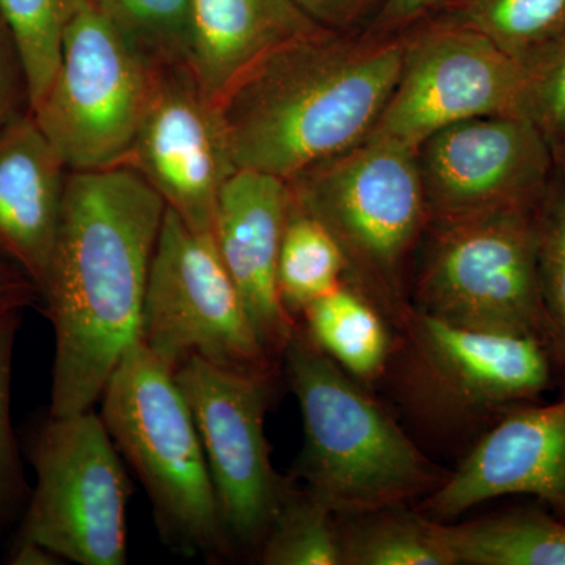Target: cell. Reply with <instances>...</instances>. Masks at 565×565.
Wrapping results in <instances>:
<instances>
[{
	"label": "cell",
	"mask_w": 565,
	"mask_h": 565,
	"mask_svg": "<svg viewBox=\"0 0 565 565\" xmlns=\"http://www.w3.org/2000/svg\"><path fill=\"white\" fill-rule=\"evenodd\" d=\"M456 24L481 33L520 65L565 33V0H457Z\"/></svg>",
	"instance_id": "obj_23"
},
{
	"label": "cell",
	"mask_w": 565,
	"mask_h": 565,
	"mask_svg": "<svg viewBox=\"0 0 565 565\" xmlns=\"http://www.w3.org/2000/svg\"><path fill=\"white\" fill-rule=\"evenodd\" d=\"M278 374H243L191 360L174 371L202 440L233 555L253 557L294 484L270 462L266 415Z\"/></svg>",
	"instance_id": "obj_11"
},
{
	"label": "cell",
	"mask_w": 565,
	"mask_h": 565,
	"mask_svg": "<svg viewBox=\"0 0 565 565\" xmlns=\"http://www.w3.org/2000/svg\"><path fill=\"white\" fill-rule=\"evenodd\" d=\"M68 0H0V18L17 41L29 87V110L46 96L62 57Z\"/></svg>",
	"instance_id": "obj_25"
},
{
	"label": "cell",
	"mask_w": 565,
	"mask_h": 565,
	"mask_svg": "<svg viewBox=\"0 0 565 565\" xmlns=\"http://www.w3.org/2000/svg\"><path fill=\"white\" fill-rule=\"evenodd\" d=\"M161 66L93 0H68L61 65L31 114L70 172L125 163Z\"/></svg>",
	"instance_id": "obj_8"
},
{
	"label": "cell",
	"mask_w": 565,
	"mask_h": 565,
	"mask_svg": "<svg viewBox=\"0 0 565 565\" xmlns=\"http://www.w3.org/2000/svg\"><path fill=\"white\" fill-rule=\"evenodd\" d=\"M512 494L537 498L565 520V396L522 405L498 419L416 508L451 523L475 505Z\"/></svg>",
	"instance_id": "obj_15"
},
{
	"label": "cell",
	"mask_w": 565,
	"mask_h": 565,
	"mask_svg": "<svg viewBox=\"0 0 565 565\" xmlns=\"http://www.w3.org/2000/svg\"><path fill=\"white\" fill-rule=\"evenodd\" d=\"M41 302V296L21 270L0 256V316Z\"/></svg>",
	"instance_id": "obj_31"
},
{
	"label": "cell",
	"mask_w": 565,
	"mask_h": 565,
	"mask_svg": "<svg viewBox=\"0 0 565 565\" xmlns=\"http://www.w3.org/2000/svg\"><path fill=\"white\" fill-rule=\"evenodd\" d=\"M555 150L564 152L565 154V140L563 141V143L557 145V147H555Z\"/></svg>",
	"instance_id": "obj_35"
},
{
	"label": "cell",
	"mask_w": 565,
	"mask_h": 565,
	"mask_svg": "<svg viewBox=\"0 0 565 565\" xmlns=\"http://www.w3.org/2000/svg\"><path fill=\"white\" fill-rule=\"evenodd\" d=\"M280 370L303 419L292 478L337 516L416 505L449 471L434 463L371 388L311 340L302 322Z\"/></svg>",
	"instance_id": "obj_3"
},
{
	"label": "cell",
	"mask_w": 565,
	"mask_h": 565,
	"mask_svg": "<svg viewBox=\"0 0 565 565\" xmlns=\"http://www.w3.org/2000/svg\"><path fill=\"white\" fill-rule=\"evenodd\" d=\"M393 330L381 382L408 426L434 444L467 451L552 382V349L531 334L463 329L412 307Z\"/></svg>",
	"instance_id": "obj_4"
},
{
	"label": "cell",
	"mask_w": 565,
	"mask_h": 565,
	"mask_svg": "<svg viewBox=\"0 0 565 565\" xmlns=\"http://www.w3.org/2000/svg\"><path fill=\"white\" fill-rule=\"evenodd\" d=\"M255 559L264 565H343L338 516L294 479Z\"/></svg>",
	"instance_id": "obj_24"
},
{
	"label": "cell",
	"mask_w": 565,
	"mask_h": 565,
	"mask_svg": "<svg viewBox=\"0 0 565 565\" xmlns=\"http://www.w3.org/2000/svg\"><path fill=\"white\" fill-rule=\"evenodd\" d=\"M151 61L184 62L191 0H93Z\"/></svg>",
	"instance_id": "obj_27"
},
{
	"label": "cell",
	"mask_w": 565,
	"mask_h": 565,
	"mask_svg": "<svg viewBox=\"0 0 565 565\" xmlns=\"http://www.w3.org/2000/svg\"><path fill=\"white\" fill-rule=\"evenodd\" d=\"M99 403L111 440L147 490L163 541L212 563L233 556L202 440L172 367L136 341Z\"/></svg>",
	"instance_id": "obj_5"
},
{
	"label": "cell",
	"mask_w": 565,
	"mask_h": 565,
	"mask_svg": "<svg viewBox=\"0 0 565 565\" xmlns=\"http://www.w3.org/2000/svg\"><path fill=\"white\" fill-rule=\"evenodd\" d=\"M429 222L535 207L548 188L556 151L519 115H489L446 126L416 150Z\"/></svg>",
	"instance_id": "obj_13"
},
{
	"label": "cell",
	"mask_w": 565,
	"mask_h": 565,
	"mask_svg": "<svg viewBox=\"0 0 565 565\" xmlns=\"http://www.w3.org/2000/svg\"><path fill=\"white\" fill-rule=\"evenodd\" d=\"M122 166L139 173L192 230L212 234L218 195L237 169L217 106L184 62L159 70Z\"/></svg>",
	"instance_id": "obj_14"
},
{
	"label": "cell",
	"mask_w": 565,
	"mask_h": 565,
	"mask_svg": "<svg viewBox=\"0 0 565 565\" xmlns=\"http://www.w3.org/2000/svg\"><path fill=\"white\" fill-rule=\"evenodd\" d=\"M457 565H565V520L515 511L445 523Z\"/></svg>",
	"instance_id": "obj_21"
},
{
	"label": "cell",
	"mask_w": 565,
	"mask_h": 565,
	"mask_svg": "<svg viewBox=\"0 0 565 565\" xmlns=\"http://www.w3.org/2000/svg\"><path fill=\"white\" fill-rule=\"evenodd\" d=\"M404 40L318 29L267 54L218 102L237 170L289 181L362 143L399 81Z\"/></svg>",
	"instance_id": "obj_2"
},
{
	"label": "cell",
	"mask_w": 565,
	"mask_h": 565,
	"mask_svg": "<svg viewBox=\"0 0 565 565\" xmlns=\"http://www.w3.org/2000/svg\"><path fill=\"white\" fill-rule=\"evenodd\" d=\"M21 311L0 316V520L20 503L24 479L11 426V375Z\"/></svg>",
	"instance_id": "obj_29"
},
{
	"label": "cell",
	"mask_w": 565,
	"mask_h": 565,
	"mask_svg": "<svg viewBox=\"0 0 565 565\" xmlns=\"http://www.w3.org/2000/svg\"><path fill=\"white\" fill-rule=\"evenodd\" d=\"M10 563L14 565H57L65 561L52 553L46 546L31 541H18Z\"/></svg>",
	"instance_id": "obj_34"
},
{
	"label": "cell",
	"mask_w": 565,
	"mask_h": 565,
	"mask_svg": "<svg viewBox=\"0 0 565 565\" xmlns=\"http://www.w3.org/2000/svg\"><path fill=\"white\" fill-rule=\"evenodd\" d=\"M318 29L294 0H191L184 63L217 106L267 54Z\"/></svg>",
	"instance_id": "obj_18"
},
{
	"label": "cell",
	"mask_w": 565,
	"mask_h": 565,
	"mask_svg": "<svg viewBox=\"0 0 565 565\" xmlns=\"http://www.w3.org/2000/svg\"><path fill=\"white\" fill-rule=\"evenodd\" d=\"M36 487L20 539L81 565H125L132 482L102 415L54 418L35 435Z\"/></svg>",
	"instance_id": "obj_9"
},
{
	"label": "cell",
	"mask_w": 565,
	"mask_h": 565,
	"mask_svg": "<svg viewBox=\"0 0 565 565\" xmlns=\"http://www.w3.org/2000/svg\"><path fill=\"white\" fill-rule=\"evenodd\" d=\"M537 206L434 223L408 289L411 307L463 329L531 334L552 349L539 280Z\"/></svg>",
	"instance_id": "obj_7"
},
{
	"label": "cell",
	"mask_w": 565,
	"mask_h": 565,
	"mask_svg": "<svg viewBox=\"0 0 565 565\" xmlns=\"http://www.w3.org/2000/svg\"><path fill=\"white\" fill-rule=\"evenodd\" d=\"M299 321L318 348L355 381L371 388L384 377L394 348L393 326L349 282L308 305Z\"/></svg>",
	"instance_id": "obj_19"
},
{
	"label": "cell",
	"mask_w": 565,
	"mask_h": 565,
	"mask_svg": "<svg viewBox=\"0 0 565 565\" xmlns=\"http://www.w3.org/2000/svg\"><path fill=\"white\" fill-rule=\"evenodd\" d=\"M537 206V264L553 356L565 366V154Z\"/></svg>",
	"instance_id": "obj_26"
},
{
	"label": "cell",
	"mask_w": 565,
	"mask_h": 565,
	"mask_svg": "<svg viewBox=\"0 0 565 565\" xmlns=\"http://www.w3.org/2000/svg\"><path fill=\"white\" fill-rule=\"evenodd\" d=\"M445 2L448 0H386L381 22L384 25L405 24Z\"/></svg>",
	"instance_id": "obj_33"
},
{
	"label": "cell",
	"mask_w": 565,
	"mask_h": 565,
	"mask_svg": "<svg viewBox=\"0 0 565 565\" xmlns=\"http://www.w3.org/2000/svg\"><path fill=\"white\" fill-rule=\"evenodd\" d=\"M288 184L294 203L318 218L343 250L345 282L394 329L411 310L405 266L429 223L415 148L366 139Z\"/></svg>",
	"instance_id": "obj_6"
},
{
	"label": "cell",
	"mask_w": 565,
	"mask_h": 565,
	"mask_svg": "<svg viewBox=\"0 0 565 565\" xmlns=\"http://www.w3.org/2000/svg\"><path fill=\"white\" fill-rule=\"evenodd\" d=\"M292 206L288 181L237 170L223 184L212 237L241 294L267 355L280 366L299 319L282 307L277 270L282 233Z\"/></svg>",
	"instance_id": "obj_16"
},
{
	"label": "cell",
	"mask_w": 565,
	"mask_h": 565,
	"mask_svg": "<svg viewBox=\"0 0 565 565\" xmlns=\"http://www.w3.org/2000/svg\"><path fill=\"white\" fill-rule=\"evenodd\" d=\"M68 173L31 111L0 131V256L40 296L50 277Z\"/></svg>",
	"instance_id": "obj_17"
},
{
	"label": "cell",
	"mask_w": 565,
	"mask_h": 565,
	"mask_svg": "<svg viewBox=\"0 0 565 565\" xmlns=\"http://www.w3.org/2000/svg\"><path fill=\"white\" fill-rule=\"evenodd\" d=\"M166 211L129 167L68 173L41 294L55 334L50 416L95 408L122 355L139 341Z\"/></svg>",
	"instance_id": "obj_1"
},
{
	"label": "cell",
	"mask_w": 565,
	"mask_h": 565,
	"mask_svg": "<svg viewBox=\"0 0 565 565\" xmlns=\"http://www.w3.org/2000/svg\"><path fill=\"white\" fill-rule=\"evenodd\" d=\"M343 565H457L445 523L416 505L338 516Z\"/></svg>",
	"instance_id": "obj_20"
},
{
	"label": "cell",
	"mask_w": 565,
	"mask_h": 565,
	"mask_svg": "<svg viewBox=\"0 0 565 565\" xmlns=\"http://www.w3.org/2000/svg\"><path fill=\"white\" fill-rule=\"evenodd\" d=\"M316 24L330 31H343L355 20L366 0H294Z\"/></svg>",
	"instance_id": "obj_32"
},
{
	"label": "cell",
	"mask_w": 565,
	"mask_h": 565,
	"mask_svg": "<svg viewBox=\"0 0 565 565\" xmlns=\"http://www.w3.org/2000/svg\"><path fill=\"white\" fill-rule=\"evenodd\" d=\"M525 85V68L484 35L456 22L437 25L405 41L399 81L366 139L418 150L455 122L522 117Z\"/></svg>",
	"instance_id": "obj_12"
},
{
	"label": "cell",
	"mask_w": 565,
	"mask_h": 565,
	"mask_svg": "<svg viewBox=\"0 0 565 565\" xmlns=\"http://www.w3.org/2000/svg\"><path fill=\"white\" fill-rule=\"evenodd\" d=\"M345 275L348 263L332 234L292 200L278 256L282 307L299 319L308 305L343 285Z\"/></svg>",
	"instance_id": "obj_22"
},
{
	"label": "cell",
	"mask_w": 565,
	"mask_h": 565,
	"mask_svg": "<svg viewBox=\"0 0 565 565\" xmlns=\"http://www.w3.org/2000/svg\"><path fill=\"white\" fill-rule=\"evenodd\" d=\"M139 341L177 371L191 360L243 374L280 373L267 355L212 234L167 207L152 256Z\"/></svg>",
	"instance_id": "obj_10"
},
{
	"label": "cell",
	"mask_w": 565,
	"mask_h": 565,
	"mask_svg": "<svg viewBox=\"0 0 565 565\" xmlns=\"http://www.w3.org/2000/svg\"><path fill=\"white\" fill-rule=\"evenodd\" d=\"M29 110V87L17 41L0 18V131Z\"/></svg>",
	"instance_id": "obj_30"
},
{
	"label": "cell",
	"mask_w": 565,
	"mask_h": 565,
	"mask_svg": "<svg viewBox=\"0 0 565 565\" xmlns=\"http://www.w3.org/2000/svg\"><path fill=\"white\" fill-rule=\"evenodd\" d=\"M523 68L522 117L534 122L555 148L565 140V33Z\"/></svg>",
	"instance_id": "obj_28"
}]
</instances>
